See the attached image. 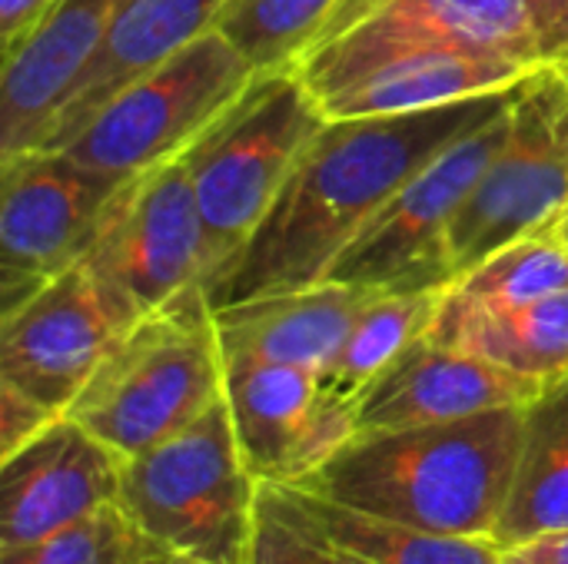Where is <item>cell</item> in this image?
<instances>
[{"label":"cell","instance_id":"1","mask_svg":"<svg viewBox=\"0 0 568 564\" xmlns=\"http://www.w3.org/2000/svg\"><path fill=\"white\" fill-rule=\"evenodd\" d=\"M529 80L419 113L326 120L253 239L203 289L210 309L323 283L343 249L436 153L506 110Z\"/></svg>","mask_w":568,"mask_h":564},{"label":"cell","instance_id":"2","mask_svg":"<svg viewBox=\"0 0 568 564\" xmlns=\"http://www.w3.org/2000/svg\"><path fill=\"white\" fill-rule=\"evenodd\" d=\"M526 406L359 432L303 485L339 505L446 535H493L523 452Z\"/></svg>","mask_w":568,"mask_h":564},{"label":"cell","instance_id":"3","mask_svg":"<svg viewBox=\"0 0 568 564\" xmlns=\"http://www.w3.org/2000/svg\"><path fill=\"white\" fill-rule=\"evenodd\" d=\"M223 399V352L203 286L130 326L70 406V419L133 459Z\"/></svg>","mask_w":568,"mask_h":564},{"label":"cell","instance_id":"4","mask_svg":"<svg viewBox=\"0 0 568 564\" xmlns=\"http://www.w3.org/2000/svg\"><path fill=\"white\" fill-rule=\"evenodd\" d=\"M326 113L296 66L256 73L183 153L203 219V289L243 253Z\"/></svg>","mask_w":568,"mask_h":564},{"label":"cell","instance_id":"5","mask_svg":"<svg viewBox=\"0 0 568 564\" xmlns=\"http://www.w3.org/2000/svg\"><path fill=\"white\" fill-rule=\"evenodd\" d=\"M260 482L243 462L226 399L193 425L123 462L120 509L160 548L210 564H246Z\"/></svg>","mask_w":568,"mask_h":564},{"label":"cell","instance_id":"6","mask_svg":"<svg viewBox=\"0 0 568 564\" xmlns=\"http://www.w3.org/2000/svg\"><path fill=\"white\" fill-rule=\"evenodd\" d=\"M256 70L216 30L116 90L63 146L80 166L126 183L180 160L253 83Z\"/></svg>","mask_w":568,"mask_h":564},{"label":"cell","instance_id":"7","mask_svg":"<svg viewBox=\"0 0 568 564\" xmlns=\"http://www.w3.org/2000/svg\"><path fill=\"white\" fill-rule=\"evenodd\" d=\"M542 66L459 43L339 33L313 43L296 73L326 120L396 116L489 96L529 80Z\"/></svg>","mask_w":568,"mask_h":564},{"label":"cell","instance_id":"8","mask_svg":"<svg viewBox=\"0 0 568 564\" xmlns=\"http://www.w3.org/2000/svg\"><path fill=\"white\" fill-rule=\"evenodd\" d=\"M516 100L436 153L343 249L326 279L396 293H443L453 283V219L503 150Z\"/></svg>","mask_w":568,"mask_h":564},{"label":"cell","instance_id":"9","mask_svg":"<svg viewBox=\"0 0 568 564\" xmlns=\"http://www.w3.org/2000/svg\"><path fill=\"white\" fill-rule=\"evenodd\" d=\"M83 266L126 329L203 286V219L183 156L113 193Z\"/></svg>","mask_w":568,"mask_h":564},{"label":"cell","instance_id":"10","mask_svg":"<svg viewBox=\"0 0 568 564\" xmlns=\"http://www.w3.org/2000/svg\"><path fill=\"white\" fill-rule=\"evenodd\" d=\"M568 203V86L546 63L513 106V126L449 229L453 283L496 249L546 229Z\"/></svg>","mask_w":568,"mask_h":564},{"label":"cell","instance_id":"11","mask_svg":"<svg viewBox=\"0 0 568 564\" xmlns=\"http://www.w3.org/2000/svg\"><path fill=\"white\" fill-rule=\"evenodd\" d=\"M3 312L37 286L83 263L113 193L123 186L80 166L67 150H23L0 160Z\"/></svg>","mask_w":568,"mask_h":564},{"label":"cell","instance_id":"12","mask_svg":"<svg viewBox=\"0 0 568 564\" xmlns=\"http://www.w3.org/2000/svg\"><path fill=\"white\" fill-rule=\"evenodd\" d=\"M223 399L256 482H303L356 435L353 402L326 396L303 366L223 352Z\"/></svg>","mask_w":568,"mask_h":564},{"label":"cell","instance_id":"13","mask_svg":"<svg viewBox=\"0 0 568 564\" xmlns=\"http://www.w3.org/2000/svg\"><path fill=\"white\" fill-rule=\"evenodd\" d=\"M123 332L126 326L77 263L3 312L0 382L67 416Z\"/></svg>","mask_w":568,"mask_h":564},{"label":"cell","instance_id":"14","mask_svg":"<svg viewBox=\"0 0 568 564\" xmlns=\"http://www.w3.org/2000/svg\"><path fill=\"white\" fill-rule=\"evenodd\" d=\"M123 455L60 416L0 459V552L43 542L120 505Z\"/></svg>","mask_w":568,"mask_h":564},{"label":"cell","instance_id":"15","mask_svg":"<svg viewBox=\"0 0 568 564\" xmlns=\"http://www.w3.org/2000/svg\"><path fill=\"white\" fill-rule=\"evenodd\" d=\"M546 386L516 376L466 349L433 342L426 332L409 342L356 399V435L439 425L493 409L529 406Z\"/></svg>","mask_w":568,"mask_h":564},{"label":"cell","instance_id":"16","mask_svg":"<svg viewBox=\"0 0 568 564\" xmlns=\"http://www.w3.org/2000/svg\"><path fill=\"white\" fill-rule=\"evenodd\" d=\"M130 0H57L37 30L3 57L0 160L43 143L77 76L103 47Z\"/></svg>","mask_w":568,"mask_h":564},{"label":"cell","instance_id":"17","mask_svg":"<svg viewBox=\"0 0 568 564\" xmlns=\"http://www.w3.org/2000/svg\"><path fill=\"white\" fill-rule=\"evenodd\" d=\"M376 293L373 286L323 279L306 289L213 309L220 349L323 376Z\"/></svg>","mask_w":568,"mask_h":564},{"label":"cell","instance_id":"18","mask_svg":"<svg viewBox=\"0 0 568 564\" xmlns=\"http://www.w3.org/2000/svg\"><path fill=\"white\" fill-rule=\"evenodd\" d=\"M223 3L226 0H130L97 57L77 76L40 146L63 150L116 90L210 33Z\"/></svg>","mask_w":568,"mask_h":564},{"label":"cell","instance_id":"19","mask_svg":"<svg viewBox=\"0 0 568 564\" xmlns=\"http://www.w3.org/2000/svg\"><path fill=\"white\" fill-rule=\"evenodd\" d=\"M349 30L459 43L529 66H546L526 0H339L313 43Z\"/></svg>","mask_w":568,"mask_h":564},{"label":"cell","instance_id":"20","mask_svg":"<svg viewBox=\"0 0 568 564\" xmlns=\"http://www.w3.org/2000/svg\"><path fill=\"white\" fill-rule=\"evenodd\" d=\"M260 502L293 532L373 564H503L493 535H446L339 505L320 492L260 482Z\"/></svg>","mask_w":568,"mask_h":564},{"label":"cell","instance_id":"21","mask_svg":"<svg viewBox=\"0 0 568 564\" xmlns=\"http://www.w3.org/2000/svg\"><path fill=\"white\" fill-rule=\"evenodd\" d=\"M426 336L552 386L568 379V289L493 312H459L436 302Z\"/></svg>","mask_w":568,"mask_h":564},{"label":"cell","instance_id":"22","mask_svg":"<svg viewBox=\"0 0 568 564\" xmlns=\"http://www.w3.org/2000/svg\"><path fill=\"white\" fill-rule=\"evenodd\" d=\"M559 529H568V379L526 406L523 452L493 539L509 548Z\"/></svg>","mask_w":568,"mask_h":564},{"label":"cell","instance_id":"23","mask_svg":"<svg viewBox=\"0 0 568 564\" xmlns=\"http://www.w3.org/2000/svg\"><path fill=\"white\" fill-rule=\"evenodd\" d=\"M562 289H568V249L546 226L496 249L479 266L463 273L439 293V306L459 312H493L516 309Z\"/></svg>","mask_w":568,"mask_h":564},{"label":"cell","instance_id":"24","mask_svg":"<svg viewBox=\"0 0 568 564\" xmlns=\"http://www.w3.org/2000/svg\"><path fill=\"white\" fill-rule=\"evenodd\" d=\"M439 293H396L379 289L359 312L343 349L320 376V389L333 399L356 406L359 392L409 346L416 342L436 312Z\"/></svg>","mask_w":568,"mask_h":564},{"label":"cell","instance_id":"25","mask_svg":"<svg viewBox=\"0 0 568 564\" xmlns=\"http://www.w3.org/2000/svg\"><path fill=\"white\" fill-rule=\"evenodd\" d=\"M339 0H226L216 33L226 37L256 73L296 66Z\"/></svg>","mask_w":568,"mask_h":564},{"label":"cell","instance_id":"26","mask_svg":"<svg viewBox=\"0 0 568 564\" xmlns=\"http://www.w3.org/2000/svg\"><path fill=\"white\" fill-rule=\"evenodd\" d=\"M146 539L120 505H110L43 542L0 552V564H136Z\"/></svg>","mask_w":568,"mask_h":564},{"label":"cell","instance_id":"27","mask_svg":"<svg viewBox=\"0 0 568 564\" xmlns=\"http://www.w3.org/2000/svg\"><path fill=\"white\" fill-rule=\"evenodd\" d=\"M53 419L60 416L40 406L37 399H30L27 392H20L17 386L0 382V459L17 452L23 442L43 432Z\"/></svg>","mask_w":568,"mask_h":564},{"label":"cell","instance_id":"28","mask_svg":"<svg viewBox=\"0 0 568 564\" xmlns=\"http://www.w3.org/2000/svg\"><path fill=\"white\" fill-rule=\"evenodd\" d=\"M246 564H310L303 539L286 522H280L263 502H256V529Z\"/></svg>","mask_w":568,"mask_h":564},{"label":"cell","instance_id":"29","mask_svg":"<svg viewBox=\"0 0 568 564\" xmlns=\"http://www.w3.org/2000/svg\"><path fill=\"white\" fill-rule=\"evenodd\" d=\"M57 0H0V47L10 57L50 13Z\"/></svg>","mask_w":568,"mask_h":564},{"label":"cell","instance_id":"30","mask_svg":"<svg viewBox=\"0 0 568 564\" xmlns=\"http://www.w3.org/2000/svg\"><path fill=\"white\" fill-rule=\"evenodd\" d=\"M526 3L539 33L542 60L556 63L568 50V0H526Z\"/></svg>","mask_w":568,"mask_h":564},{"label":"cell","instance_id":"31","mask_svg":"<svg viewBox=\"0 0 568 564\" xmlns=\"http://www.w3.org/2000/svg\"><path fill=\"white\" fill-rule=\"evenodd\" d=\"M503 564H568V529L503 548Z\"/></svg>","mask_w":568,"mask_h":564},{"label":"cell","instance_id":"32","mask_svg":"<svg viewBox=\"0 0 568 564\" xmlns=\"http://www.w3.org/2000/svg\"><path fill=\"white\" fill-rule=\"evenodd\" d=\"M300 539L306 545V562L310 564H373L366 562V558H356V555L343 552V548H336V545H329V542H320V539H310V535H300Z\"/></svg>","mask_w":568,"mask_h":564},{"label":"cell","instance_id":"33","mask_svg":"<svg viewBox=\"0 0 568 564\" xmlns=\"http://www.w3.org/2000/svg\"><path fill=\"white\" fill-rule=\"evenodd\" d=\"M136 564H210V562H200V558H190V555H180V552H170V548H160V545H150V542H146V548L140 552Z\"/></svg>","mask_w":568,"mask_h":564},{"label":"cell","instance_id":"34","mask_svg":"<svg viewBox=\"0 0 568 564\" xmlns=\"http://www.w3.org/2000/svg\"><path fill=\"white\" fill-rule=\"evenodd\" d=\"M549 229H552V233L559 236V243H562V246L568 249V203L562 206V213H559V216H556V219L549 223Z\"/></svg>","mask_w":568,"mask_h":564},{"label":"cell","instance_id":"35","mask_svg":"<svg viewBox=\"0 0 568 564\" xmlns=\"http://www.w3.org/2000/svg\"><path fill=\"white\" fill-rule=\"evenodd\" d=\"M556 70H559V76L566 80V86H568V60H559V63H552Z\"/></svg>","mask_w":568,"mask_h":564},{"label":"cell","instance_id":"36","mask_svg":"<svg viewBox=\"0 0 568 564\" xmlns=\"http://www.w3.org/2000/svg\"><path fill=\"white\" fill-rule=\"evenodd\" d=\"M559 60H568V50H566V53H562V57H559ZM559 60H556V63H559Z\"/></svg>","mask_w":568,"mask_h":564}]
</instances>
